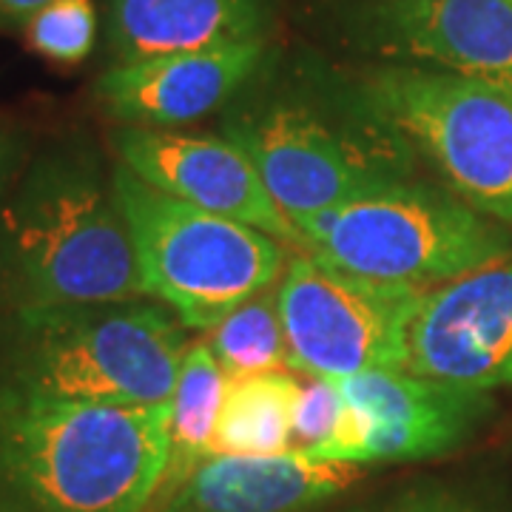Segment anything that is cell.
Returning a JSON list of instances; mask_svg holds the SVG:
<instances>
[{
	"label": "cell",
	"instance_id": "6da1fadb",
	"mask_svg": "<svg viewBox=\"0 0 512 512\" xmlns=\"http://www.w3.org/2000/svg\"><path fill=\"white\" fill-rule=\"evenodd\" d=\"M228 106L222 137L248 154L291 222L416 183L419 154L356 80L302 72L248 83Z\"/></svg>",
	"mask_w": 512,
	"mask_h": 512
},
{
	"label": "cell",
	"instance_id": "7a4b0ae2",
	"mask_svg": "<svg viewBox=\"0 0 512 512\" xmlns=\"http://www.w3.org/2000/svg\"><path fill=\"white\" fill-rule=\"evenodd\" d=\"M146 296L111 174L92 148L37 154L0 200V313Z\"/></svg>",
	"mask_w": 512,
	"mask_h": 512
},
{
	"label": "cell",
	"instance_id": "3957f363",
	"mask_svg": "<svg viewBox=\"0 0 512 512\" xmlns=\"http://www.w3.org/2000/svg\"><path fill=\"white\" fill-rule=\"evenodd\" d=\"M171 404L114 407L0 387L6 512H143L163 484Z\"/></svg>",
	"mask_w": 512,
	"mask_h": 512
},
{
	"label": "cell",
	"instance_id": "277c9868",
	"mask_svg": "<svg viewBox=\"0 0 512 512\" xmlns=\"http://www.w3.org/2000/svg\"><path fill=\"white\" fill-rule=\"evenodd\" d=\"M188 328L163 302H72L0 313V387L69 402L171 404Z\"/></svg>",
	"mask_w": 512,
	"mask_h": 512
},
{
	"label": "cell",
	"instance_id": "5b68a950",
	"mask_svg": "<svg viewBox=\"0 0 512 512\" xmlns=\"http://www.w3.org/2000/svg\"><path fill=\"white\" fill-rule=\"evenodd\" d=\"M111 188L146 296L163 302L188 330H214L285 274L288 245L251 225L174 200L120 163L111 168Z\"/></svg>",
	"mask_w": 512,
	"mask_h": 512
},
{
	"label": "cell",
	"instance_id": "8992f818",
	"mask_svg": "<svg viewBox=\"0 0 512 512\" xmlns=\"http://www.w3.org/2000/svg\"><path fill=\"white\" fill-rule=\"evenodd\" d=\"M293 228L333 268L419 288H439L512 256V228L421 180L316 211Z\"/></svg>",
	"mask_w": 512,
	"mask_h": 512
},
{
	"label": "cell",
	"instance_id": "52a82bcc",
	"mask_svg": "<svg viewBox=\"0 0 512 512\" xmlns=\"http://www.w3.org/2000/svg\"><path fill=\"white\" fill-rule=\"evenodd\" d=\"M356 83L458 200L512 228L510 86L407 63L367 69Z\"/></svg>",
	"mask_w": 512,
	"mask_h": 512
},
{
	"label": "cell",
	"instance_id": "ba28073f",
	"mask_svg": "<svg viewBox=\"0 0 512 512\" xmlns=\"http://www.w3.org/2000/svg\"><path fill=\"white\" fill-rule=\"evenodd\" d=\"M430 288L350 274L308 251L279 279L288 367L342 382L407 367L410 328Z\"/></svg>",
	"mask_w": 512,
	"mask_h": 512
},
{
	"label": "cell",
	"instance_id": "9c48e42d",
	"mask_svg": "<svg viewBox=\"0 0 512 512\" xmlns=\"http://www.w3.org/2000/svg\"><path fill=\"white\" fill-rule=\"evenodd\" d=\"M339 387L345 396L339 430L305 453L359 467L441 456L467 439L493 407L490 393L427 379L407 367L367 370Z\"/></svg>",
	"mask_w": 512,
	"mask_h": 512
},
{
	"label": "cell",
	"instance_id": "30bf717a",
	"mask_svg": "<svg viewBox=\"0 0 512 512\" xmlns=\"http://www.w3.org/2000/svg\"><path fill=\"white\" fill-rule=\"evenodd\" d=\"M345 26L367 55L512 89V0H359Z\"/></svg>",
	"mask_w": 512,
	"mask_h": 512
},
{
	"label": "cell",
	"instance_id": "8fae6325",
	"mask_svg": "<svg viewBox=\"0 0 512 512\" xmlns=\"http://www.w3.org/2000/svg\"><path fill=\"white\" fill-rule=\"evenodd\" d=\"M111 148L117 163L168 197L251 225L288 248H305L248 154L228 137H197L177 128L120 126L111 134Z\"/></svg>",
	"mask_w": 512,
	"mask_h": 512
},
{
	"label": "cell",
	"instance_id": "7c38bea8",
	"mask_svg": "<svg viewBox=\"0 0 512 512\" xmlns=\"http://www.w3.org/2000/svg\"><path fill=\"white\" fill-rule=\"evenodd\" d=\"M407 370L481 393L512 387V256L424 293Z\"/></svg>",
	"mask_w": 512,
	"mask_h": 512
},
{
	"label": "cell",
	"instance_id": "4fadbf2b",
	"mask_svg": "<svg viewBox=\"0 0 512 512\" xmlns=\"http://www.w3.org/2000/svg\"><path fill=\"white\" fill-rule=\"evenodd\" d=\"M268 60V40L120 63L97 77L94 97L120 126L177 128L228 106Z\"/></svg>",
	"mask_w": 512,
	"mask_h": 512
},
{
	"label": "cell",
	"instance_id": "5bb4252c",
	"mask_svg": "<svg viewBox=\"0 0 512 512\" xmlns=\"http://www.w3.org/2000/svg\"><path fill=\"white\" fill-rule=\"evenodd\" d=\"M359 476V464L319 461L305 450L214 456L157 504V512H313Z\"/></svg>",
	"mask_w": 512,
	"mask_h": 512
},
{
	"label": "cell",
	"instance_id": "9a60e30c",
	"mask_svg": "<svg viewBox=\"0 0 512 512\" xmlns=\"http://www.w3.org/2000/svg\"><path fill=\"white\" fill-rule=\"evenodd\" d=\"M274 0H109L111 66L268 40Z\"/></svg>",
	"mask_w": 512,
	"mask_h": 512
},
{
	"label": "cell",
	"instance_id": "2e32d148",
	"mask_svg": "<svg viewBox=\"0 0 512 512\" xmlns=\"http://www.w3.org/2000/svg\"><path fill=\"white\" fill-rule=\"evenodd\" d=\"M299 382L285 370L225 379L208 458L276 456L293 450V404Z\"/></svg>",
	"mask_w": 512,
	"mask_h": 512
},
{
	"label": "cell",
	"instance_id": "e0dca14e",
	"mask_svg": "<svg viewBox=\"0 0 512 512\" xmlns=\"http://www.w3.org/2000/svg\"><path fill=\"white\" fill-rule=\"evenodd\" d=\"M225 373L208 342H197L185 353L177 390L171 399V447L163 484L157 490L154 504H163L174 490H180L185 478L191 476L208 458L211 436L220 416Z\"/></svg>",
	"mask_w": 512,
	"mask_h": 512
},
{
	"label": "cell",
	"instance_id": "ac0fdd59",
	"mask_svg": "<svg viewBox=\"0 0 512 512\" xmlns=\"http://www.w3.org/2000/svg\"><path fill=\"white\" fill-rule=\"evenodd\" d=\"M208 348L217 356L225 379L251 376L288 365V342L279 311V285L254 293L220 325L208 330Z\"/></svg>",
	"mask_w": 512,
	"mask_h": 512
},
{
	"label": "cell",
	"instance_id": "d6986e66",
	"mask_svg": "<svg viewBox=\"0 0 512 512\" xmlns=\"http://www.w3.org/2000/svg\"><path fill=\"white\" fill-rule=\"evenodd\" d=\"M97 26L100 20L92 0H55L40 9L23 32L32 52L60 66H77L92 55Z\"/></svg>",
	"mask_w": 512,
	"mask_h": 512
},
{
	"label": "cell",
	"instance_id": "ffe728a7",
	"mask_svg": "<svg viewBox=\"0 0 512 512\" xmlns=\"http://www.w3.org/2000/svg\"><path fill=\"white\" fill-rule=\"evenodd\" d=\"M345 416V396L333 379H313L299 384L293 404V450H313L339 430Z\"/></svg>",
	"mask_w": 512,
	"mask_h": 512
},
{
	"label": "cell",
	"instance_id": "44dd1931",
	"mask_svg": "<svg viewBox=\"0 0 512 512\" xmlns=\"http://www.w3.org/2000/svg\"><path fill=\"white\" fill-rule=\"evenodd\" d=\"M384 512H478L473 507H467V504H461L456 498H450V495H410V498H404L399 501L396 507H390V510Z\"/></svg>",
	"mask_w": 512,
	"mask_h": 512
},
{
	"label": "cell",
	"instance_id": "7402d4cb",
	"mask_svg": "<svg viewBox=\"0 0 512 512\" xmlns=\"http://www.w3.org/2000/svg\"><path fill=\"white\" fill-rule=\"evenodd\" d=\"M55 0H0V29H18Z\"/></svg>",
	"mask_w": 512,
	"mask_h": 512
},
{
	"label": "cell",
	"instance_id": "603a6c76",
	"mask_svg": "<svg viewBox=\"0 0 512 512\" xmlns=\"http://www.w3.org/2000/svg\"><path fill=\"white\" fill-rule=\"evenodd\" d=\"M18 148L12 143L9 134H0V200L6 197L9 185H12V177L18 171Z\"/></svg>",
	"mask_w": 512,
	"mask_h": 512
},
{
	"label": "cell",
	"instance_id": "cb8c5ba5",
	"mask_svg": "<svg viewBox=\"0 0 512 512\" xmlns=\"http://www.w3.org/2000/svg\"><path fill=\"white\" fill-rule=\"evenodd\" d=\"M367 3H396V0H367Z\"/></svg>",
	"mask_w": 512,
	"mask_h": 512
},
{
	"label": "cell",
	"instance_id": "d4e9b609",
	"mask_svg": "<svg viewBox=\"0 0 512 512\" xmlns=\"http://www.w3.org/2000/svg\"><path fill=\"white\" fill-rule=\"evenodd\" d=\"M0 512H6V507H3V504H0Z\"/></svg>",
	"mask_w": 512,
	"mask_h": 512
}]
</instances>
